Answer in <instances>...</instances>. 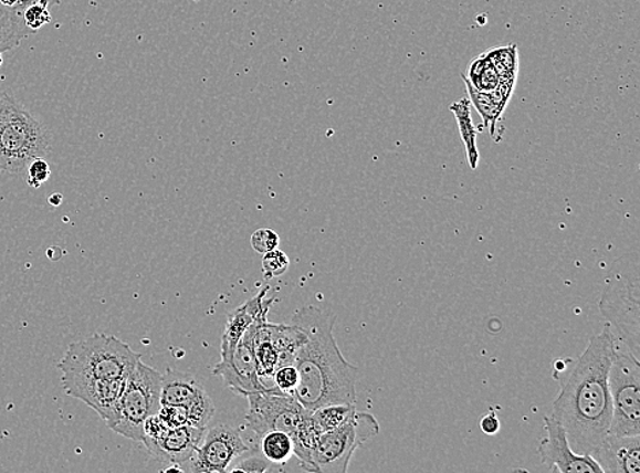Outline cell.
Masks as SVG:
<instances>
[{
	"instance_id": "cell-8",
	"label": "cell",
	"mask_w": 640,
	"mask_h": 473,
	"mask_svg": "<svg viewBox=\"0 0 640 473\" xmlns=\"http://www.w3.org/2000/svg\"><path fill=\"white\" fill-rule=\"evenodd\" d=\"M378 432L374 414L355 411L339 428L318 435L313 455L316 473H346L357 449Z\"/></svg>"
},
{
	"instance_id": "cell-16",
	"label": "cell",
	"mask_w": 640,
	"mask_h": 473,
	"mask_svg": "<svg viewBox=\"0 0 640 473\" xmlns=\"http://www.w3.org/2000/svg\"><path fill=\"white\" fill-rule=\"evenodd\" d=\"M266 288L260 291L259 295L243 303L242 306L232 309L229 317H227L223 337H221V360L224 361L231 358L243 333L248 330L254 320H261V323L267 320L266 315L270 313V308L273 303H275V299H266Z\"/></svg>"
},
{
	"instance_id": "cell-27",
	"label": "cell",
	"mask_w": 640,
	"mask_h": 473,
	"mask_svg": "<svg viewBox=\"0 0 640 473\" xmlns=\"http://www.w3.org/2000/svg\"><path fill=\"white\" fill-rule=\"evenodd\" d=\"M272 378L273 382H275V387L273 388L281 391V393L294 396L295 389L300 383V374L295 365L277 367Z\"/></svg>"
},
{
	"instance_id": "cell-1",
	"label": "cell",
	"mask_w": 640,
	"mask_h": 473,
	"mask_svg": "<svg viewBox=\"0 0 640 473\" xmlns=\"http://www.w3.org/2000/svg\"><path fill=\"white\" fill-rule=\"evenodd\" d=\"M615 347L607 324L578 358L557 359L552 366L560 393L553 401L550 417L566 430L575 453L595 454L609 435L612 399L608 377Z\"/></svg>"
},
{
	"instance_id": "cell-22",
	"label": "cell",
	"mask_w": 640,
	"mask_h": 473,
	"mask_svg": "<svg viewBox=\"0 0 640 473\" xmlns=\"http://www.w3.org/2000/svg\"><path fill=\"white\" fill-rule=\"evenodd\" d=\"M261 440V454L271 464L284 465L294 455L293 438L284 431H267Z\"/></svg>"
},
{
	"instance_id": "cell-9",
	"label": "cell",
	"mask_w": 640,
	"mask_h": 473,
	"mask_svg": "<svg viewBox=\"0 0 640 473\" xmlns=\"http://www.w3.org/2000/svg\"><path fill=\"white\" fill-rule=\"evenodd\" d=\"M249 411L246 425L263 437L267 431H284L293 437L311 411L305 410L293 395L276 389L255 391L246 396Z\"/></svg>"
},
{
	"instance_id": "cell-28",
	"label": "cell",
	"mask_w": 640,
	"mask_h": 473,
	"mask_svg": "<svg viewBox=\"0 0 640 473\" xmlns=\"http://www.w3.org/2000/svg\"><path fill=\"white\" fill-rule=\"evenodd\" d=\"M250 243H252L254 251L264 255L279 248L281 238H279L277 232L270 230V228H261V230L255 231L252 238H250Z\"/></svg>"
},
{
	"instance_id": "cell-6",
	"label": "cell",
	"mask_w": 640,
	"mask_h": 473,
	"mask_svg": "<svg viewBox=\"0 0 640 473\" xmlns=\"http://www.w3.org/2000/svg\"><path fill=\"white\" fill-rule=\"evenodd\" d=\"M612 422L609 435H640V360L616 344L609 369Z\"/></svg>"
},
{
	"instance_id": "cell-32",
	"label": "cell",
	"mask_w": 640,
	"mask_h": 473,
	"mask_svg": "<svg viewBox=\"0 0 640 473\" xmlns=\"http://www.w3.org/2000/svg\"><path fill=\"white\" fill-rule=\"evenodd\" d=\"M480 425L482 432L486 435H496L499 434L500 429H502V423H500V419L494 410L489 411V413L481 419Z\"/></svg>"
},
{
	"instance_id": "cell-21",
	"label": "cell",
	"mask_w": 640,
	"mask_h": 473,
	"mask_svg": "<svg viewBox=\"0 0 640 473\" xmlns=\"http://www.w3.org/2000/svg\"><path fill=\"white\" fill-rule=\"evenodd\" d=\"M266 323L259 324L255 330L253 349L260 378H272L277 369V353L271 340L270 328Z\"/></svg>"
},
{
	"instance_id": "cell-24",
	"label": "cell",
	"mask_w": 640,
	"mask_h": 473,
	"mask_svg": "<svg viewBox=\"0 0 640 473\" xmlns=\"http://www.w3.org/2000/svg\"><path fill=\"white\" fill-rule=\"evenodd\" d=\"M355 411H357L355 404H332L311 411V418L317 434L322 435L339 428Z\"/></svg>"
},
{
	"instance_id": "cell-26",
	"label": "cell",
	"mask_w": 640,
	"mask_h": 473,
	"mask_svg": "<svg viewBox=\"0 0 640 473\" xmlns=\"http://www.w3.org/2000/svg\"><path fill=\"white\" fill-rule=\"evenodd\" d=\"M261 265H263L264 278L273 280L283 276L288 271L290 259L284 251L275 249L264 254Z\"/></svg>"
},
{
	"instance_id": "cell-18",
	"label": "cell",
	"mask_w": 640,
	"mask_h": 473,
	"mask_svg": "<svg viewBox=\"0 0 640 473\" xmlns=\"http://www.w3.org/2000/svg\"><path fill=\"white\" fill-rule=\"evenodd\" d=\"M44 0H0V51L17 49L29 38L23 15L32 4ZM51 6H60L62 0H46Z\"/></svg>"
},
{
	"instance_id": "cell-33",
	"label": "cell",
	"mask_w": 640,
	"mask_h": 473,
	"mask_svg": "<svg viewBox=\"0 0 640 473\" xmlns=\"http://www.w3.org/2000/svg\"><path fill=\"white\" fill-rule=\"evenodd\" d=\"M63 201L62 195H54L49 198V202L52 207H60Z\"/></svg>"
},
{
	"instance_id": "cell-25",
	"label": "cell",
	"mask_w": 640,
	"mask_h": 473,
	"mask_svg": "<svg viewBox=\"0 0 640 473\" xmlns=\"http://www.w3.org/2000/svg\"><path fill=\"white\" fill-rule=\"evenodd\" d=\"M51 3L46 2H38L31 6L25 11V15H23V23H25L27 32L29 36L31 34L36 33L52 21V17L50 13Z\"/></svg>"
},
{
	"instance_id": "cell-35",
	"label": "cell",
	"mask_w": 640,
	"mask_h": 473,
	"mask_svg": "<svg viewBox=\"0 0 640 473\" xmlns=\"http://www.w3.org/2000/svg\"><path fill=\"white\" fill-rule=\"evenodd\" d=\"M290 4H293L294 2H296V0H288Z\"/></svg>"
},
{
	"instance_id": "cell-5",
	"label": "cell",
	"mask_w": 640,
	"mask_h": 473,
	"mask_svg": "<svg viewBox=\"0 0 640 473\" xmlns=\"http://www.w3.org/2000/svg\"><path fill=\"white\" fill-rule=\"evenodd\" d=\"M143 355L115 336L95 333L84 340L70 344L57 369L62 379L127 378Z\"/></svg>"
},
{
	"instance_id": "cell-13",
	"label": "cell",
	"mask_w": 640,
	"mask_h": 473,
	"mask_svg": "<svg viewBox=\"0 0 640 473\" xmlns=\"http://www.w3.org/2000/svg\"><path fill=\"white\" fill-rule=\"evenodd\" d=\"M127 378L115 379H62L63 389L90 406L113 430L120 419V400Z\"/></svg>"
},
{
	"instance_id": "cell-12",
	"label": "cell",
	"mask_w": 640,
	"mask_h": 473,
	"mask_svg": "<svg viewBox=\"0 0 640 473\" xmlns=\"http://www.w3.org/2000/svg\"><path fill=\"white\" fill-rule=\"evenodd\" d=\"M259 324L263 323L254 320L248 330L243 333L231 358L224 361L220 360L212 370L214 376L224 379L227 388L243 397L255 393V391L275 389L267 388L259 376L258 361H255L253 349L254 335Z\"/></svg>"
},
{
	"instance_id": "cell-15",
	"label": "cell",
	"mask_w": 640,
	"mask_h": 473,
	"mask_svg": "<svg viewBox=\"0 0 640 473\" xmlns=\"http://www.w3.org/2000/svg\"><path fill=\"white\" fill-rule=\"evenodd\" d=\"M208 429V428H207ZM207 429L193 428V425H179L167 429L155 440H144L145 448L153 458L161 464H170L166 471H179L186 461L195 454L201 445Z\"/></svg>"
},
{
	"instance_id": "cell-7",
	"label": "cell",
	"mask_w": 640,
	"mask_h": 473,
	"mask_svg": "<svg viewBox=\"0 0 640 473\" xmlns=\"http://www.w3.org/2000/svg\"><path fill=\"white\" fill-rule=\"evenodd\" d=\"M161 374L145 365L143 359L137 361L122 395L120 419L113 429L116 434L143 442L145 420L161 407Z\"/></svg>"
},
{
	"instance_id": "cell-36",
	"label": "cell",
	"mask_w": 640,
	"mask_h": 473,
	"mask_svg": "<svg viewBox=\"0 0 640 473\" xmlns=\"http://www.w3.org/2000/svg\"><path fill=\"white\" fill-rule=\"evenodd\" d=\"M193 2H196V3H197V2H200V0H193Z\"/></svg>"
},
{
	"instance_id": "cell-31",
	"label": "cell",
	"mask_w": 640,
	"mask_h": 473,
	"mask_svg": "<svg viewBox=\"0 0 640 473\" xmlns=\"http://www.w3.org/2000/svg\"><path fill=\"white\" fill-rule=\"evenodd\" d=\"M157 417L168 429L179 428V425L189 424V413L185 407L161 406ZM190 425V424H189Z\"/></svg>"
},
{
	"instance_id": "cell-23",
	"label": "cell",
	"mask_w": 640,
	"mask_h": 473,
	"mask_svg": "<svg viewBox=\"0 0 640 473\" xmlns=\"http://www.w3.org/2000/svg\"><path fill=\"white\" fill-rule=\"evenodd\" d=\"M464 85L468 86L470 101L473 102L475 108L479 109L481 118L484 119V126L492 127V134H494V127H496L500 113H502V104L507 101V98H496L492 93L480 91L471 84L469 77L462 74Z\"/></svg>"
},
{
	"instance_id": "cell-14",
	"label": "cell",
	"mask_w": 640,
	"mask_h": 473,
	"mask_svg": "<svg viewBox=\"0 0 640 473\" xmlns=\"http://www.w3.org/2000/svg\"><path fill=\"white\" fill-rule=\"evenodd\" d=\"M546 437L539 442L538 453L552 472L602 473L589 454H578L569 445L566 430L552 417H545Z\"/></svg>"
},
{
	"instance_id": "cell-4",
	"label": "cell",
	"mask_w": 640,
	"mask_h": 473,
	"mask_svg": "<svg viewBox=\"0 0 640 473\" xmlns=\"http://www.w3.org/2000/svg\"><path fill=\"white\" fill-rule=\"evenodd\" d=\"M51 151V136L23 105L0 95V171L23 174L29 162Z\"/></svg>"
},
{
	"instance_id": "cell-19",
	"label": "cell",
	"mask_w": 640,
	"mask_h": 473,
	"mask_svg": "<svg viewBox=\"0 0 640 473\" xmlns=\"http://www.w3.org/2000/svg\"><path fill=\"white\" fill-rule=\"evenodd\" d=\"M450 109L458 122L459 133H461L465 154H468L469 166L471 169H476L480 162V151L476 148L479 130H476L473 118H471L469 98L463 97L462 101L452 103Z\"/></svg>"
},
{
	"instance_id": "cell-30",
	"label": "cell",
	"mask_w": 640,
	"mask_h": 473,
	"mask_svg": "<svg viewBox=\"0 0 640 473\" xmlns=\"http://www.w3.org/2000/svg\"><path fill=\"white\" fill-rule=\"evenodd\" d=\"M25 172L28 175V185L33 187V189H39L40 186L49 182L51 177V168L44 157H38V159L29 162Z\"/></svg>"
},
{
	"instance_id": "cell-29",
	"label": "cell",
	"mask_w": 640,
	"mask_h": 473,
	"mask_svg": "<svg viewBox=\"0 0 640 473\" xmlns=\"http://www.w3.org/2000/svg\"><path fill=\"white\" fill-rule=\"evenodd\" d=\"M271 465L272 464L270 461H267L263 454H250L246 455V458H243L241 461H238L237 464H232L229 469V472L264 473L271 471Z\"/></svg>"
},
{
	"instance_id": "cell-3",
	"label": "cell",
	"mask_w": 640,
	"mask_h": 473,
	"mask_svg": "<svg viewBox=\"0 0 640 473\" xmlns=\"http://www.w3.org/2000/svg\"><path fill=\"white\" fill-rule=\"evenodd\" d=\"M616 344L640 359V262L638 251L621 255L610 266L599 301Z\"/></svg>"
},
{
	"instance_id": "cell-17",
	"label": "cell",
	"mask_w": 640,
	"mask_h": 473,
	"mask_svg": "<svg viewBox=\"0 0 640 473\" xmlns=\"http://www.w3.org/2000/svg\"><path fill=\"white\" fill-rule=\"evenodd\" d=\"M591 458L602 472L640 473V435H608Z\"/></svg>"
},
{
	"instance_id": "cell-10",
	"label": "cell",
	"mask_w": 640,
	"mask_h": 473,
	"mask_svg": "<svg viewBox=\"0 0 640 473\" xmlns=\"http://www.w3.org/2000/svg\"><path fill=\"white\" fill-rule=\"evenodd\" d=\"M250 452L241 430L229 424H218L207 429L201 445L180 466V472L225 473L235 461Z\"/></svg>"
},
{
	"instance_id": "cell-34",
	"label": "cell",
	"mask_w": 640,
	"mask_h": 473,
	"mask_svg": "<svg viewBox=\"0 0 640 473\" xmlns=\"http://www.w3.org/2000/svg\"><path fill=\"white\" fill-rule=\"evenodd\" d=\"M2 54H3V52H2V51H0V67H2V64H3V57H2Z\"/></svg>"
},
{
	"instance_id": "cell-20",
	"label": "cell",
	"mask_w": 640,
	"mask_h": 473,
	"mask_svg": "<svg viewBox=\"0 0 640 473\" xmlns=\"http://www.w3.org/2000/svg\"><path fill=\"white\" fill-rule=\"evenodd\" d=\"M291 438H293L294 443V455L300 460L301 469L306 472H316L313 455L314 451H316L318 434L316 429H314L311 412L307 413L300 429Z\"/></svg>"
},
{
	"instance_id": "cell-11",
	"label": "cell",
	"mask_w": 640,
	"mask_h": 473,
	"mask_svg": "<svg viewBox=\"0 0 640 473\" xmlns=\"http://www.w3.org/2000/svg\"><path fill=\"white\" fill-rule=\"evenodd\" d=\"M161 406L185 407L189 424L207 429L214 417V404L202 385L189 372L168 369L161 378Z\"/></svg>"
},
{
	"instance_id": "cell-2",
	"label": "cell",
	"mask_w": 640,
	"mask_h": 473,
	"mask_svg": "<svg viewBox=\"0 0 640 473\" xmlns=\"http://www.w3.org/2000/svg\"><path fill=\"white\" fill-rule=\"evenodd\" d=\"M335 315L314 306L296 309L291 323L305 333L296 353L300 383L295 399L307 411L332 404H355L358 367L347 361L334 336Z\"/></svg>"
}]
</instances>
